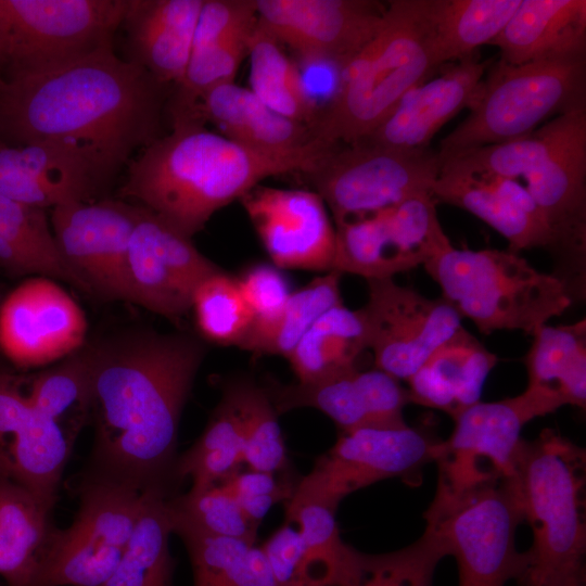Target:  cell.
Returning a JSON list of instances; mask_svg holds the SVG:
<instances>
[{"label":"cell","mask_w":586,"mask_h":586,"mask_svg":"<svg viewBox=\"0 0 586 586\" xmlns=\"http://www.w3.org/2000/svg\"><path fill=\"white\" fill-rule=\"evenodd\" d=\"M90 347L94 440L82 474L176 495L178 428L204 343L184 332L131 330Z\"/></svg>","instance_id":"obj_1"},{"label":"cell","mask_w":586,"mask_h":586,"mask_svg":"<svg viewBox=\"0 0 586 586\" xmlns=\"http://www.w3.org/2000/svg\"><path fill=\"white\" fill-rule=\"evenodd\" d=\"M168 87L113 48L41 74L0 79V141L67 149L106 184L160 137Z\"/></svg>","instance_id":"obj_2"},{"label":"cell","mask_w":586,"mask_h":586,"mask_svg":"<svg viewBox=\"0 0 586 586\" xmlns=\"http://www.w3.org/2000/svg\"><path fill=\"white\" fill-rule=\"evenodd\" d=\"M171 130L140 150L127 164L118 196L136 201L192 239L209 218L267 177L309 173L333 146L292 155L263 153L173 116Z\"/></svg>","instance_id":"obj_3"},{"label":"cell","mask_w":586,"mask_h":586,"mask_svg":"<svg viewBox=\"0 0 586 586\" xmlns=\"http://www.w3.org/2000/svg\"><path fill=\"white\" fill-rule=\"evenodd\" d=\"M430 0H393L375 37L342 68L340 88L311 130L353 143L374 130L413 89L441 69L432 51Z\"/></svg>","instance_id":"obj_4"},{"label":"cell","mask_w":586,"mask_h":586,"mask_svg":"<svg viewBox=\"0 0 586 586\" xmlns=\"http://www.w3.org/2000/svg\"><path fill=\"white\" fill-rule=\"evenodd\" d=\"M585 459L584 449L551 429L523 440L512 482L533 545L518 586L585 573Z\"/></svg>","instance_id":"obj_5"},{"label":"cell","mask_w":586,"mask_h":586,"mask_svg":"<svg viewBox=\"0 0 586 586\" xmlns=\"http://www.w3.org/2000/svg\"><path fill=\"white\" fill-rule=\"evenodd\" d=\"M442 298L485 334L533 333L573 303L564 283L509 250H458L453 245L423 265Z\"/></svg>","instance_id":"obj_6"},{"label":"cell","mask_w":586,"mask_h":586,"mask_svg":"<svg viewBox=\"0 0 586 586\" xmlns=\"http://www.w3.org/2000/svg\"><path fill=\"white\" fill-rule=\"evenodd\" d=\"M468 116L440 143L441 164L460 153L528 136L550 116L586 107V54L488 67Z\"/></svg>","instance_id":"obj_7"},{"label":"cell","mask_w":586,"mask_h":586,"mask_svg":"<svg viewBox=\"0 0 586 586\" xmlns=\"http://www.w3.org/2000/svg\"><path fill=\"white\" fill-rule=\"evenodd\" d=\"M128 0H0V79L33 76L113 48Z\"/></svg>","instance_id":"obj_8"},{"label":"cell","mask_w":586,"mask_h":586,"mask_svg":"<svg viewBox=\"0 0 586 586\" xmlns=\"http://www.w3.org/2000/svg\"><path fill=\"white\" fill-rule=\"evenodd\" d=\"M77 493L75 519L66 528L52 526L34 586H103L128 546L150 492L82 474Z\"/></svg>","instance_id":"obj_9"},{"label":"cell","mask_w":586,"mask_h":586,"mask_svg":"<svg viewBox=\"0 0 586 586\" xmlns=\"http://www.w3.org/2000/svg\"><path fill=\"white\" fill-rule=\"evenodd\" d=\"M437 151L399 149L367 140L334 144L305 176L332 213L334 224L432 194Z\"/></svg>","instance_id":"obj_10"},{"label":"cell","mask_w":586,"mask_h":586,"mask_svg":"<svg viewBox=\"0 0 586 586\" xmlns=\"http://www.w3.org/2000/svg\"><path fill=\"white\" fill-rule=\"evenodd\" d=\"M556 410L548 399L525 388L518 396L480 400L460 412L449 437L437 445L438 482L432 504L511 480L524 425Z\"/></svg>","instance_id":"obj_11"},{"label":"cell","mask_w":586,"mask_h":586,"mask_svg":"<svg viewBox=\"0 0 586 586\" xmlns=\"http://www.w3.org/2000/svg\"><path fill=\"white\" fill-rule=\"evenodd\" d=\"M426 526L458 565L459 586L520 583L527 558L515 546L523 521L512 479L445 504H431Z\"/></svg>","instance_id":"obj_12"},{"label":"cell","mask_w":586,"mask_h":586,"mask_svg":"<svg viewBox=\"0 0 586 586\" xmlns=\"http://www.w3.org/2000/svg\"><path fill=\"white\" fill-rule=\"evenodd\" d=\"M438 443L428 432L408 425L343 431L311 471L298 480L285 510L317 504L336 511L345 496L385 479L417 486L422 469L435 460Z\"/></svg>","instance_id":"obj_13"},{"label":"cell","mask_w":586,"mask_h":586,"mask_svg":"<svg viewBox=\"0 0 586 586\" xmlns=\"http://www.w3.org/2000/svg\"><path fill=\"white\" fill-rule=\"evenodd\" d=\"M332 270L368 280L393 278L423 266L451 246L432 194L335 222Z\"/></svg>","instance_id":"obj_14"},{"label":"cell","mask_w":586,"mask_h":586,"mask_svg":"<svg viewBox=\"0 0 586 586\" xmlns=\"http://www.w3.org/2000/svg\"><path fill=\"white\" fill-rule=\"evenodd\" d=\"M526 189L550 233L558 277L572 301L586 293V114L533 170L525 174Z\"/></svg>","instance_id":"obj_15"},{"label":"cell","mask_w":586,"mask_h":586,"mask_svg":"<svg viewBox=\"0 0 586 586\" xmlns=\"http://www.w3.org/2000/svg\"><path fill=\"white\" fill-rule=\"evenodd\" d=\"M139 205L72 201L51 209L58 249L85 293L129 302L128 249Z\"/></svg>","instance_id":"obj_16"},{"label":"cell","mask_w":586,"mask_h":586,"mask_svg":"<svg viewBox=\"0 0 586 586\" xmlns=\"http://www.w3.org/2000/svg\"><path fill=\"white\" fill-rule=\"evenodd\" d=\"M367 282L368 302L361 309L374 366L407 381L462 328V318L442 297H425L393 278Z\"/></svg>","instance_id":"obj_17"},{"label":"cell","mask_w":586,"mask_h":586,"mask_svg":"<svg viewBox=\"0 0 586 586\" xmlns=\"http://www.w3.org/2000/svg\"><path fill=\"white\" fill-rule=\"evenodd\" d=\"M219 270L191 238L139 205L128 249L129 303L177 321L196 286Z\"/></svg>","instance_id":"obj_18"},{"label":"cell","mask_w":586,"mask_h":586,"mask_svg":"<svg viewBox=\"0 0 586 586\" xmlns=\"http://www.w3.org/2000/svg\"><path fill=\"white\" fill-rule=\"evenodd\" d=\"M256 23L297 58L343 66L379 33L386 5L372 0H255Z\"/></svg>","instance_id":"obj_19"},{"label":"cell","mask_w":586,"mask_h":586,"mask_svg":"<svg viewBox=\"0 0 586 586\" xmlns=\"http://www.w3.org/2000/svg\"><path fill=\"white\" fill-rule=\"evenodd\" d=\"M87 318L56 280L33 277L0 305V351L18 367L59 361L86 344Z\"/></svg>","instance_id":"obj_20"},{"label":"cell","mask_w":586,"mask_h":586,"mask_svg":"<svg viewBox=\"0 0 586 586\" xmlns=\"http://www.w3.org/2000/svg\"><path fill=\"white\" fill-rule=\"evenodd\" d=\"M277 586H357L365 553L340 535L335 511L317 504L285 510L260 545Z\"/></svg>","instance_id":"obj_21"},{"label":"cell","mask_w":586,"mask_h":586,"mask_svg":"<svg viewBox=\"0 0 586 586\" xmlns=\"http://www.w3.org/2000/svg\"><path fill=\"white\" fill-rule=\"evenodd\" d=\"M240 201L273 266L332 270L335 228L315 191L258 184Z\"/></svg>","instance_id":"obj_22"},{"label":"cell","mask_w":586,"mask_h":586,"mask_svg":"<svg viewBox=\"0 0 586 586\" xmlns=\"http://www.w3.org/2000/svg\"><path fill=\"white\" fill-rule=\"evenodd\" d=\"M73 443L30 403L22 380L0 372V475L52 511Z\"/></svg>","instance_id":"obj_23"},{"label":"cell","mask_w":586,"mask_h":586,"mask_svg":"<svg viewBox=\"0 0 586 586\" xmlns=\"http://www.w3.org/2000/svg\"><path fill=\"white\" fill-rule=\"evenodd\" d=\"M264 387L278 415L311 407L330 417L342 431L407 425L403 417L404 407L410 403L407 388L378 368L356 367L316 383L270 381Z\"/></svg>","instance_id":"obj_24"},{"label":"cell","mask_w":586,"mask_h":586,"mask_svg":"<svg viewBox=\"0 0 586 586\" xmlns=\"http://www.w3.org/2000/svg\"><path fill=\"white\" fill-rule=\"evenodd\" d=\"M169 113L211 123L226 138L267 154L292 155L329 144L309 126L280 115L234 81L215 86L188 107Z\"/></svg>","instance_id":"obj_25"},{"label":"cell","mask_w":586,"mask_h":586,"mask_svg":"<svg viewBox=\"0 0 586 586\" xmlns=\"http://www.w3.org/2000/svg\"><path fill=\"white\" fill-rule=\"evenodd\" d=\"M495 61L474 53L410 91L368 136L375 144L399 149L430 146L435 133L468 107L488 67Z\"/></svg>","instance_id":"obj_26"},{"label":"cell","mask_w":586,"mask_h":586,"mask_svg":"<svg viewBox=\"0 0 586 586\" xmlns=\"http://www.w3.org/2000/svg\"><path fill=\"white\" fill-rule=\"evenodd\" d=\"M435 201L462 208L500 233L509 251L546 249L550 233L542 213L517 179L440 171L432 188Z\"/></svg>","instance_id":"obj_27"},{"label":"cell","mask_w":586,"mask_h":586,"mask_svg":"<svg viewBox=\"0 0 586 586\" xmlns=\"http://www.w3.org/2000/svg\"><path fill=\"white\" fill-rule=\"evenodd\" d=\"M255 26V0H204L186 74L169 111L183 110L204 91L233 82Z\"/></svg>","instance_id":"obj_28"},{"label":"cell","mask_w":586,"mask_h":586,"mask_svg":"<svg viewBox=\"0 0 586 586\" xmlns=\"http://www.w3.org/2000/svg\"><path fill=\"white\" fill-rule=\"evenodd\" d=\"M203 4L204 0H128L120 24L126 31L127 61L163 86H179Z\"/></svg>","instance_id":"obj_29"},{"label":"cell","mask_w":586,"mask_h":586,"mask_svg":"<svg viewBox=\"0 0 586 586\" xmlns=\"http://www.w3.org/2000/svg\"><path fill=\"white\" fill-rule=\"evenodd\" d=\"M99 189L85 162L67 149L0 142V194L7 198L52 209L72 201H91Z\"/></svg>","instance_id":"obj_30"},{"label":"cell","mask_w":586,"mask_h":586,"mask_svg":"<svg viewBox=\"0 0 586 586\" xmlns=\"http://www.w3.org/2000/svg\"><path fill=\"white\" fill-rule=\"evenodd\" d=\"M497 360L493 352L462 327L407 380L409 402L444 411L455 419L480 402L486 378Z\"/></svg>","instance_id":"obj_31"},{"label":"cell","mask_w":586,"mask_h":586,"mask_svg":"<svg viewBox=\"0 0 586 586\" xmlns=\"http://www.w3.org/2000/svg\"><path fill=\"white\" fill-rule=\"evenodd\" d=\"M491 44L513 65L586 54V1L522 0Z\"/></svg>","instance_id":"obj_32"},{"label":"cell","mask_w":586,"mask_h":586,"mask_svg":"<svg viewBox=\"0 0 586 586\" xmlns=\"http://www.w3.org/2000/svg\"><path fill=\"white\" fill-rule=\"evenodd\" d=\"M525 356L527 387L558 409L586 405V320L572 324H544L533 333Z\"/></svg>","instance_id":"obj_33"},{"label":"cell","mask_w":586,"mask_h":586,"mask_svg":"<svg viewBox=\"0 0 586 586\" xmlns=\"http://www.w3.org/2000/svg\"><path fill=\"white\" fill-rule=\"evenodd\" d=\"M50 513L26 488L0 477V576L5 586H34L52 528Z\"/></svg>","instance_id":"obj_34"},{"label":"cell","mask_w":586,"mask_h":586,"mask_svg":"<svg viewBox=\"0 0 586 586\" xmlns=\"http://www.w3.org/2000/svg\"><path fill=\"white\" fill-rule=\"evenodd\" d=\"M368 349V331L362 309L343 304L323 313L288 356L300 383H316L356 368Z\"/></svg>","instance_id":"obj_35"},{"label":"cell","mask_w":586,"mask_h":586,"mask_svg":"<svg viewBox=\"0 0 586 586\" xmlns=\"http://www.w3.org/2000/svg\"><path fill=\"white\" fill-rule=\"evenodd\" d=\"M170 513V511H169ZM193 570V586H277L267 558L256 542L203 533L170 514Z\"/></svg>","instance_id":"obj_36"},{"label":"cell","mask_w":586,"mask_h":586,"mask_svg":"<svg viewBox=\"0 0 586 586\" xmlns=\"http://www.w3.org/2000/svg\"><path fill=\"white\" fill-rule=\"evenodd\" d=\"M522 0H430L432 51L438 67L477 52L504 29Z\"/></svg>","instance_id":"obj_37"},{"label":"cell","mask_w":586,"mask_h":586,"mask_svg":"<svg viewBox=\"0 0 586 586\" xmlns=\"http://www.w3.org/2000/svg\"><path fill=\"white\" fill-rule=\"evenodd\" d=\"M341 276L331 270L292 291L275 317L266 321H253L238 347L255 356L276 355L288 358L323 313L343 304Z\"/></svg>","instance_id":"obj_38"},{"label":"cell","mask_w":586,"mask_h":586,"mask_svg":"<svg viewBox=\"0 0 586 586\" xmlns=\"http://www.w3.org/2000/svg\"><path fill=\"white\" fill-rule=\"evenodd\" d=\"M243 463V429L234 397L227 385L203 433L178 456L174 479L189 477L190 491L214 486L240 470Z\"/></svg>","instance_id":"obj_39"},{"label":"cell","mask_w":586,"mask_h":586,"mask_svg":"<svg viewBox=\"0 0 586 586\" xmlns=\"http://www.w3.org/2000/svg\"><path fill=\"white\" fill-rule=\"evenodd\" d=\"M169 497L160 491L148 494L128 546L103 586H173Z\"/></svg>","instance_id":"obj_40"},{"label":"cell","mask_w":586,"mask_h":586,"mask_svg":"<svg viewBox=\"0 0 586 586\" xmlns=\"http://www.w3.org/2000/svg\"><path fill=\"white\" fill-rule=\"evenodd\" d=\"M586 107L555 116L528 136L480 146L442 162L440 171L517 179L536 168L565 138Z\"/></svg>","instance_id":"obj_41"},{"label":"cell","mask_w":586,"mask_h":586,"mask_svg":"<svg viewBox=\"0 0 586 586\" xmlns=\"http://www.w3.org/2000/svg\"><path fill=\"white\" fill-rule=\"evenodd\" d=\"M27 395L33 406L55 421L74 444L90 419V344L33 377Z\"/></svg>","instance_id":"obj_42"},{"label":"cell","mask_w":586,"mask_h":586,"mask_svg":"<svg viewBox=\"0 0 586 586\" xmlns=\"http://www.w3.org/2000/svg\"><path fill=\"white\" fill-rule=\"evenodd\" d=\"M247 55L252 92L275 112L311 128L318 111L304 92L295 62L257 23L249 40Z\"/></svg>","instance_id":"obj_43"},{"label":"cell","mask_w":586,"mask_h":586,"mask_svg":"<svg viewBox=\"0 0 586 586\" xmlns=\"http://www.w3.org/2000/svg\"><path fill=\"white\" fill-rule=\"evenodd\" d=\"M226 385L234 397L242 422L243 463L256 471L285 472L286 447L266 388L251 379L232 380Z\"/></svg>","instance_id":"obj_44"},{"label":"cell","mask_w":586,"mask_h":586,"mask_svg":"<svg viewBox=\"0 0 586 586\" xmlns=\"http://www.w3.org/2000/svg\"><path fill=\"white\" fill-rule=\"evenodd\" d=\"M190 309L202 337L218 345L238 346L254 321L237 279L222 269L196 286Z\"/></svg>","instance_id":"obj_45"},{"label":"cell","mask_w":586,"mask_h":586,"mask_svg":"<svg viewBox=\"0 0 586 586\" xmlns=\"http://www.w3.org/2000/svg\"><path fill=\"white\" fill-rule=\"evenodd\" d=\"M46 211L0 194V234L31 256L41 267L43 277L85 293L58 249Z\"/></svg>","instance_id":"obj_46"},{"label":"cell","mask_w":586,"mask_h":586,"mask_svg":"<svg viewBox=\"0 0 586 586\" xmlns=\"http://www.w3.org/2000/svg\"><path fill=\"white\" fill-rule=\"evenodd\" d=\"M173 518L209 535L256 542L258 525L219 485L168 498Z\"/></svg>","instance_id":"obj_47"},{"label":"cell","mask_w":586,"mask_h":586,"mask_svg":"<svg viewBox=\"0 0 586 586\" xmlns=\"http://www.w3.org/2000/svg\"><path fill=\"white\" fill-rule=\"evenodd\" d=\"M448 556L441 539L430 530L399 550L366 555L357 586H433L438 562Z\"/></svg>","instance_id":"obj_48"},{"label":"cell","mask_w":586,"mask_h":586,"mask_svg":"<svg viewBox=\"0 0 586 586\" xmlns=\"http://www.w3.org/2000/svg\"><path fill=\"white\" fill-rule=\"evenodd\" d=\"M276 474L238 470L218 484L239 504L246 517L259 525L275 504H285L291 499L298 482L291 476L277 477Z\"/></svg>","instance_id":"obj_49"},{"label":"cell","mask_w":586,"mask_h":586,"mask_svg":"<svg viewBox=\"0 0 586 586\" xmlns=\"http://www.w3.org/2000/svg\"><path fill=\"white\" fill-rule=\"evenodd\" d=\"M235 279L254 321L275 317L292 293L286 278L273 265L256 264Z\"/></svg>","instance_id":"obj_50"},{"label":"cell","mask_w":586,"mask_h":586,"mask_svg":"<svg viewBox=\"0 0 586 586\" xmlns=\"http://www.w3.org/2000/svg\"><path fill=\"white\" fill-rule=\"evenodd\" d=\"M0 265L14 275H37L43 277L39 264L27 253L0 234Z\"/></svg>","instance_id":"obj_51"},{"label":"cell","mask_w":586,"mask_h":586,"mask_svg":"<svg viewBox=\"0 0 586 586\" xmlns=\"http://www.w3.org/2000/svg\"><path fill=\"white\" fill-rule=\"evenodd\" d=\"M542 586H585V573L558 578Z\"/></svg>","instance_id":"obj_52"},{"label":"cell","mask_w":586,"mask_h":586,"mask_svg":"<svg viewBox=\"0 0 586 586\" xmlns=\"http://www.w3.org/2000/svg\"><path fill=\"white\" fill-rule=\"evenodd\" d=\"M0 586H2V585L0 584Z\"/></svg>","instance_id":"obj_53"}]
</instances>
